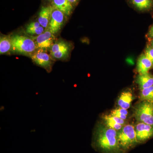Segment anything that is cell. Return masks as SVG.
I'll return each instance as SVG.
<instances>
[{"label": "cell", "instance_id": "cell-1", "mask_svg": "<svg viewBox=\"0 0 153 153\" xmlns=\"http://www.w3.org/2000/svg\"><path fill=\"white\" fill-rule=\"evenodd\" d=\"M94 147L102 153H123L119 144L117 131L100 125L94 132Z\"/></svg>", "mask_w": 153, "mask_h": 153}, {"label": "cell", "instance_id": "cell-2", "mask_svg": "<svg viewBox=\"0 0 153 153\" xmlns=\"http://www.w3.org/2000/svg\"><path fill=\"white\" fill-rule=\"evenodd\" d=\"M117 138L123 153L130 150L139 143L135 127L132 125H126L118 131Z\"/></svg>", "mask_w": 153, "mask_h": 153}, {"label": "cell", "instance_id": "cell-3", "mask_svg": "<svg viewBox=\"0 0 153 153\" xmlns=\"http://www.w3.org/2000/svg\"><path fill=\"white\" fill-rule=\"evenodd\" d=\"M11 51L22 55H31L37 48L33 39L27 36L13 35L11 37Z\"/></svg>", "mask_w": 153, "mask_h": 153}, {"label": "cell", "instance_id": "cell-4", "mask_svg": "<svg viewBox=\"0 0 153 153\" xmlns=\"http://www.w3.org/2000/svg\"><path fill=\"white\" fill-rule=\"evenodd\" d=\"M135 117L140 123L153 125V103L143 101L137 107Z\"/></svg>", "mask_w": 153, "mask_h": 153}, {"label": "cell", "instance_id": "cell-5", "mask_svg": "<svg viewBox=\"0 0 153 153\" xmlns=\"http://www.w3.org/2000/svg\"><path fill=\"white\" fill-rule=\"evenodd\" d=\"M37 48L45 50H50L54 45L55 38L54 35L47 28V30L39 36L33 37Z\"/></svg>", "mask_w": 153, "mask_h": 153}, {"label": "cell", "instance_id": "cell-6", "mask_svg": "<svg viewBox=\"0 0 153 153\" xmlns=\"http://www.w3.org/2000/svg\"><path fill=\"white\" fill-rule=\"evenodd\" d=\"M65 16L61 11L53 7L50 22L47 28L53 35L57 34L61 30L64 23Z\"/></svg>", "mask_w": 153, "mask_h": 153}, {"label": "cell", "instance_id": "cell-7", "mask_svg": "<svg viewBox=\"0 0 153 153\" xmlns=\"http://www.w3.org/2000/svg\"><path fill=\"white\" fill-rule=\"evenodd\" d=\"M30 57L37 65L45 68L48 71H51L52 64V59L45 51L39 49L38 51H35Z\"/></svg>", "mask_w": 153, "mask_h": 153}, {"label": "cell", "instance_id": "cell-8", "mask_svg": "<svg viewBox=\"0 0 153 153\" xmlns=\"http://www.w3.org/2000/svg\"><path fill=\"white\" fill-rule=\"evenodd\" d=\"M134 127L139 143L145 142L153 137V125L140 122Z\"/></svg>", "mask_w": 153, "mask_h": 153}, {"label": "cell", "instance_id": "cell-9", "mask_svg": "<svg viewBox=\"0 0 153 153\" xmlns=\"http://www.w3.org/2000/svg\"><path fill=\"white\" fill-rule=\"evenodd\" d=\"M105 125L109 128L115 130H120L126 124L125 121L116 117L111 115H105L102 118Z\"/></svg>", "mask_w": 153, "mask_h": 153}, {"label": "cell", "instance_id": "cell-10", "mask_svg": "<svg viewBox=\"0 0 153 153\" xmlns=\"http://www.w3.org/2000/svg\"><path fill=\"white\" fill-rule=\"evenodd\" d=\"M53 9L52 6L42 7L39 12L38 22L44 28L48 27Z\"/></svg>", "mask_w": 153, "mask_h": 153}, {"label": "cell", "instance_id": "cell-11", "mask_svg": "<svg viewBox=\"0 0 153 153\" xmlns=\"http://www.w3.org/2000/svg\"><path fill=\"white\" fill-rule=\"evenodd\" d=\"M52 7L63 13L66 16H69L73 9V5L68 0H52Z\"/></svg>", "mask_w": 153, "mask_h": 153}, {"label": "cell", "instance_id": "cell-12", "mask_svg": "<svg viewBox=\"0 0 153 153\" xmlns=\"http://www.w3.org/2000/svg\"><path fill=\"white\" fill-rule=\"evenodd\" d=\"M153 64L145 54H142L139 57L137 63V71L139 74H144L153 67Z\"/></svg>", "mask_w": 153, "mask_h": 153}, {"label": "cell", "instance_id": "cell-13", "mask_svg": "<svg viewBox=\"0 0 153 153\" xmlns=\"http://www.w3.org/2000/svg\"><path fill=\"white\" fill-rule=\"evenodd\" d=\"M136 82L140 90L153 85V76L149 73L139 74L137 77Z\"/></svg>", "mask_w": 153, "mask_h": 153}, {"label": "cell", "instance_id": "cell-14", "mask_svg": "<svg viewBox=\"0 0 153 153\" xmlns=\"http://www.w3.org/2000/svg\"><path fill=\"white\" fill-rule=\"evenodd\" d=\"M132 94L130 91H125L121 94L118 100V104L120 108L127 110L131 106L133 100Z\"/></svg>", "mask_w": 153, "mask_h": 153}, {"label": "cell", "instance_id": "cell-15", "mask_svg": "<svg viewBox=\"0 0 153 153\" xmlns=\"http://www.w3.org/2000/svg\"><path fill=\"white\" fill-rule=\"evenodd\" d=\"M130 1L135 7L140 11L149 10L153 6V0H130Z\"/></svg>", "mask_w": 153, "mask_h": 153}, {"label": "cell", "instance_id": "cell-16", "mask_svg": "<svg viewBox=\"0 0 153 153\" xmlns=\"http://www.w3.org/2000/svg\"><path fill=\"white\" fill-rule=\"evenodd\" d=\"M11 37L9 36H1L0 38V54H6L11 51Z\"/></svg>", "mask_w": 153, "mask_h": 153}, {"label": "cell", "instance_id": "cell-17", "mask_svg": "<svg viewBox=\"0 0 153 153\" xmlns=\"http://www.w3.org/2000/svg\"><path fill=\"white\" fill-rule=\"evenodd\" d=\"M140 98L142 101L153 103V85L141 90Z\"/></svg>", "mask_w": 153, "mask_h": 153}, {"label": "cell", "instance_id": "cell-18", "mask_svg": "<svg viewBox=\"0 0 153 153\" xmlns=\"http://www.w3.org/2000/svg\"><path fill=\"white\" fill-rule=\"evenodd\" d=\"M71 47L70 44L64 41H59L56 42L50 49V54L58 52L62 49Z\"/></svg>", "mask_w": 153, "mask_h": 153}, {"label": "cell", "instance_id": "cell-19", "mask_svg": "<svg viewBox=\"0 0 153 153\" xmlns=\"http://www.w3.org/2000/svg\"><path fill=\"white\" fill-rule=\"evenodd\" d=\"M70 49H71V47H68L50 55L54 59H57V60H63V59H66L68 57Z\"/></svg>", "mask_w": 153, "mask_h": 153}, {"label": "cell", "instance_id": "cell-20", "mask_svg": "<svg viewBox=\"0 0 153 153\" xmlns=\"http://www.w3.org/2000/svg\"><path fill=\"white\" fill-rule=\"evenodd\" d=\"M128 113V111L126 109L120 108L112 110L111 111L110 115L125 120Z\"/></svg>", "mask_w": 153, "mask_h": 153}, {"label": "cell", "instance_id": "cell-21", "mask_svg": "<svg viewBox=\"0 0 153 153\" xmlns=\"http://www.w3.org/2000/svg\"><path fill=\"white\" fill-rule=\"evenodd\" d=\"M26 33L30 35H39L42 34L44 32V28L42 26L38 27L31 29V30H26Z\"/></svg>", "mask_w": 153, "mask_h": 153}, {"label": "cell", "instance_id": "cell-22", "mask_svg": "<svg viewBox=\"0 0 153 153\" xmlns=\"http://www.w3.org/2000/svg\"><path fill=\"white\" fill-rule=\"evenodd\" d=\"M145 55L152 62L153 66V47L148 45L145 49Z\"/></svg>", "mask_w": 153, "mask_h": 153}, {"label": "cell", "instance_id": "cell-23", "mask_svg": "<svg viewBox=\"0 0 153 153\" xmlns=\"http://www.w3.org/2000/svg\"><path fill=\"white\" fill-rule=\"evenodd\" d=\"M40 26H41V25L38 22H32L27 25L26 27V30H31V29L38 27Z\"/></svg>", "mask_w": 153, "mask_h": 153}, {"label": "cell", "instance_id": "cell-24", "mask_svg": "<svg viewBox=\"0 0 153 153\" xmlns=\"http://www.w3.org/2000/svg\"><path fill=\"white\" fill-rule=\"evenodd\" d=\"M148 35H149V37L150 38H153V25L152 26V27H151L150 29Z\"/></svg>", "mask_w": 153, "mask_h": 153}, {"label": "cell", "instance_id": "cell-25", "mask_svg": "<svg viewBox=\"0 0 153 153\" xmlns=\"http://www.w3.org/2000/svg\"><path fill=\"white\" fill-rule=\"evenodd\" d=\"M69 2L71 3L73 5L76 4L79 0H68Z\"/></svg>", "mask_w": 153, "mask_h": 153}, {"label": "cell", "instance_id": "cell-26", "mask_svg": "<svg viewBox=\"0 0 153 153\" xmlns=\"http://www.w3.org/2000/svg\"><path fill=\"white\" fill-rule=\"evenodd\" d=\"M151 46H152L153 47V39L152 41L151 42Z\"/></svg>", "mask_w": 153, "mask_h": 153}, {"label": "cell", "instance_id": "cell-27", "mask_svg": "<svg viewBox=\"0 0 153 153\" xmlns=\"http://www.w3.org/2000/svg\"><path fill=\"white\" fill-rule=\"evenodd\" d=\"M49 1H52V0H49Z\"/></svg>", "mask_w": 153, "mask_h": 153}]
</instances>
